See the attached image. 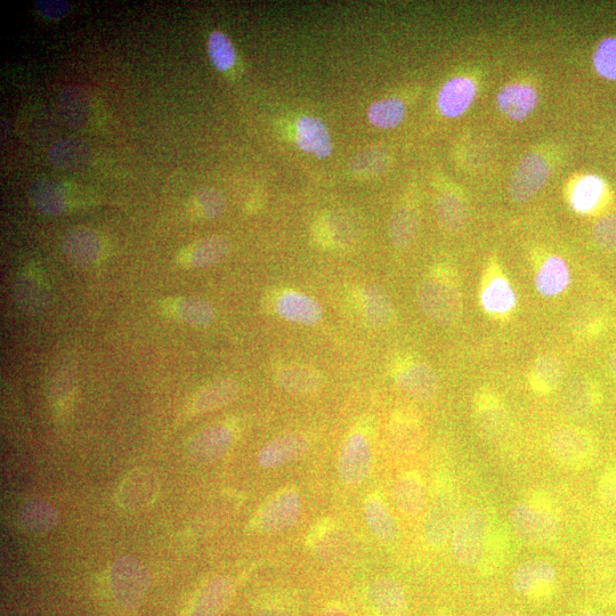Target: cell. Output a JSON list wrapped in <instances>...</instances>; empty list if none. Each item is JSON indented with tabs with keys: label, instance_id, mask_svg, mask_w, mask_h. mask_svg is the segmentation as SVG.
I'll use <instances>...</instances> for the list:
<instances>
[{
	"label": "cell",
	"instance_id": "cell-1",
	"mask_svg": "<svg viewBox=\"0 0 616 616\" xmlns=\"http://www.w3.org/2000/svg\"><path fill=\"white\" fill-rule=\"evenodd\" d=\"M510 529L530 547H547L561 537L562 520L556 501L546 491L530 492L512 508Z\"/></svg>",
	"mask_w": 616,
	"mask_h": 616
},
{
	"label": "cell",
	"instance_id": "cell-2",
	"mask_svg": "<svg viewBox=\"0 0 616 616\" xmlns=\"http://www.w3.org/2000/svg\"><path fill=\"white\" fill-rule=\"evenodd\" d=\"M459 516V494L449 472L437 475L424 521V539L428 547L442 549L451 538Z\"/></svg>",
	"mask_w": 616,
	"mask_h": 616
},
{
	"label": "cell",
	"instance_id": "cell-3",
	"mask_svg": "<svg viewBox=\"0 0 616 616\" xmlns=\"http://www.w3.org/2000/svg\"><path fill=\"white\" fill-rule=\"evenodd\" d=\"M492 510L469 506L458 516L451 533V550L458 564L466 567L480 565L491 528Z\"/></svg>",
	"mask_w": 616,
	"mask_h": 616
},
{
	"label": "cell",
	"instance_id": "cell-4",
	"mask_svg": "<svg viewBox=\"0 0 616 616\" xmlns=\"http://www.w3.org/2000/svg\"><path fill=\"white\" fill-rule=\"evenodd\" d=\"M582 577L597 601L616 605V540L598 538L591 543L583 555Z\"/></svg>",
	"mask_w": 616,
	"mask_h": 616
},
{
	"label": "cell",
	"instance_id": "cell-5",
	"mask_svg": "<svg viewBox=\"0 0 616 616\" xmlns=\"http://www.w3.org/2000/svg\"><path fill=\"white\" fill-rule=\"evenodd\" d=\"M420 310L441 326L456 322L462 311V296L456 279L447 273L431 275L418 288Z\"/></svg>",
	"mask_w": 616,
	"mask_h": 616
},
{
	"label": "cell",
	"instance_id": "cell-6",
	"mask_svg": "<svg viewBox=\"0 0 616 616\" xmlns=\"http://www.w3.org/2000/svg\"><path fill=\"white\" fill-rule=\"evenodd\" d=\"M548 450L558 465L572 470H581L594 461L597 445L593 434L587 429L566 425L551 433Z\"/></svg>",
	"mask_w": 616,
	"mask_h": 616
},
{
	"label": "cell",
	"instance_id": "cell-7",
	"mask_svg": "<svg viewBox=\"0 0 616 616\" xmlns=\"http://www.w3.org/2000/svg\"><path fill=\"white\" fill-rule=\"evenodd\" d=\"M473 416L478 432L490 442H504L513 432L512 413L493 388L482 387L475 393Z\"/></svg>",
	"mask_w": 616,
	"mask_h": 616
},
{
	"label": "cell",
	"instance_id": "cell-8",
	"mask_svg": "<svg viewBox=\"0 0 616 616\" xmlns=\"http://www.w3.org/2000/svg\"><path fill=\"white\" fill-rule=\"evenodd\" d=\"M515 593L533 604H545L557 593L558 572L546 559H530L518 565L512 574Z\"/></svg>",
	"mask_w": 616,
	"mask_h": 616
},
{
	"label": "cell",
	"instance_id": "cell-9",
	"mask_svg": "<svg viewBox=\"0 0 616 616\" xmlns=\"http://www.w3.org/2000/svg\"><path fill=\"white\" fill-rule=\"evenodd\" d=\"M150 585V574L137 559L124 556L112 564L110 570L112 594L126 609H135L139 606L147 595Z\"/></svg>",
	"mask_w": 616,
	"mask_h": 616
},
{
	"label": "cell",
	"instance_id": "cell-10",
	"mask_svg": "<svg viewBox=\"0 0 616 616\" xmlns=\"http://www.w3.org/2000/svg\"><path fill=\"white\" fill-rule=\"evenodd\" d=\"M550 165L540 153L531 152L518 161L509 181V197L516 204L532 200L546 185Z\"/></svg>",
	"mask_w": 616,
	"mask_h": 616
},
{
	"label": "cell",
	"instance_id": "cell-11",
	"mask_svg": "<svg viewBox=\"0 0 616 616\" xmlns=\"http://www.w3.org/2000/svg\"><path fill=\"white\" fill-rule=\"evenodd\" d=\"M480 301L483 311L493 319L505 320L517 307L515 289L499 267L491 266L482 281Z\"/></svg>",
	"mask_w": 616,
	"mask_h": 616
},
{
	"label": "cell",
	"instance_id": "cell-12",
	"mask_svg": "<svg viewBox=\"0 0 616 616\" xmlns=\"http://www.w3.org/2000/svg\"><path fill=\"white\" fill-rule=\"evenodd\" d=\"M302 514V500L295 491L277 494L262 508L256 528L265 534L285 532L295 526Z\"/></svg>",
	"mask_w": 616,
	"mask_h": 616
},
{
	"label": "cell",
	"instance_id": "cell-13",
	"mask_svg": "<svg viewBox=\"0 0 616 616\" xmlns=\"http://www.w3.org/2000/svg\"><path fill=\"white\" fill-rule=\"evenodd\" d=\"M514 533L510 526L493 515L484 555L477 570L484 577L496 575L512 561L515 555Z\"/></svg>",
	"mask_w": 616,
	"mask_h": 616
},
{
	"label": "cell",
	"instance_id": "cell-14",
	"mask_svg": "<svg viewBox=\"0 0 616 616\" xmlns=\"http://www.w3.org/2000/svg\"><path fill=\"white\" fill-rule=\"evenodd\" d=\"M372 451L370 443L362 433L347 437L339 458V475L348 485H359L366 481L371 469Z\"/></svg>",
	"mask_w": 616,
	"mask_h": 616
},
{
	"label": "cell",
	"instance_id": "cell-15",
	"mask_svg": "<svg viewBox=\"0 0 616 616\" xmlns=\"http://www.w3.org/2000/svg\"><path fill=\"white\" fill-rule=\"evenodd\" d=\"M601 401L598 388L590 379L573 377L563 388L559 397V408L563 415L572 419L587 417Z\"/></svg>",
	"mask_w": 616,
	"mask_h": 616
},
{
	"label": "cell",
	"instance_id": "cell-16",
	"mask_svg": "<svg viewBox=\"0 0 616 616\" xmlns=\"http://www.w3.org/2000/svg\"><path fill=\"white\" fill-rule=\"evenodd\" d=\"M234 440L232 429L217 425L194 435L188 444L189 458L200 465L212 464L229 451Z\"/></svg>",
	"mask_w": 616,
	"mask_h": 616
},
{
	"label": "cell",
	"instance_id": "cell-17",
	"mask_svg": "<svg viewBox=\"0 0 616 616\" xmlns=\"http://www.w3.org/2000/svg\"><path fill=\"white\" fill-rule=\"evenodd\" d=\"M396 383L405 394L418 401H429L439 392L440 378L423 362H410L396 372Z\"/></svg>",
	"mask_w": 616,
	"mask_h": 616
},
{
	"label": "cell",
	"instance_id": "cell-18",
	"mask_svg": "<svg viewBox=\"0 0 616 616\" xmlns=\"http://www.w3.org/2000/svg\"><path fill=\"white\" fill-rule=\"evenodd\" d=\"M159 491L157 477L148 470L139 469L125 477L118 491L121 507L131 512L148 508Z\"/></svg>",
	"mask_w": 616,
	"mask_h": 616
},
{
	"label": "cell",
	"instance_id": "cell-19",
	"mask_svg": "<svg viewBox=\"0 0 616 616\" xmlns=\"http://www.w3.org/2000/svg\"><path fill=\"white\" fill-rule=\"evenodd\" d=\"M368 597L376 616H408L407 596L401 583L393 578L372 582Z\"/></svg>",
	"mask_w": 616,
	"mask_h": 616
},
{
	"label": "cell",
	"instance_id": "cell-20",
	"mask_svg": "<svg viewBox=\"0 0 616 616\" xmlns=\"http://www.w3.org/2000/svg\"><path fill=\"white\" fill-rule=\"evenodd\" d=\"M310 442L301 434H286L267 443L259 452V465L277 468L302 459L310 451Z\"/></svg>",
	"mask_w": 616,
	"mask_h": 616
},
{
	"label": "cell",
	"instance_id": "cell-21",
	"mask_svg": "<svg viewBox=\"0 0 616 616\" xmlns=\"http://www.w3.org/2000/svg\"><path fill=\"white\" fill-rule=\"evenodd\" d=\"M477 94L475 80L455 77L447 81L437 94V108L444 117L458 118L465 115Z\"/></svg>",
	"mask_w": 616,
	"mask_h": 616
},
{
	"label": "cell",
	"instance_id": "cell-22",
	"mask_svg": "<svg viewBox=\"0 0 616 616\" xmlns=\"http://www.w3.org/2000/svg\"><path fill=\"white\" fill-rule=\"evenodd\" d=\"M62 250L68 262L86 269L101 256L102 243L99 235L91 229L78 228L69 232L62 242Z\"/></svg>",
	"mask_w": 616,
	"mask_h": 616
},
{
	"label": "cell",
	"instance_id": "cell-23",
	"mask_svg": "<svg viewBox=\"0 0 616 616\" xmlns=\"http://www.w3.org/2000/svg\"><path fill=\"white\" fill-rule=\"evenodd\" d=\"M395 505L408 517H418L427 506V490L418 472H407L397 478L393 488Z\"/></svg>",
	"mask_w": 616,
	"mask_h": 616
},
{
	"label": "cell",
	"instance_id": "cell-24",
	"mask_svg": "<svg viewBox=\"0 0 616 616\" xmlns=\"http://www.w3.org/2000/svg\"><path fill=\"white\" fill-rule=\"evenodd\" d=\"M539 95L536 88L524 83L502 87L497 95L499 110L510 120L523 121L537 108Z\"/></svg>",
	"mask_w": 616,
	"mask_h": 616
},
{
	"label": "cell",
	"instance_id": "cell-25",
	"mask_svg": "<svg viewBox=\"0 0 616 616\" xmlns=\"http://www.w3.org/2000/svg\"><path fill=\"white\" fill-rule=\"evenodd\" d=\"M235 583L230 577H217L202 588L191 609V616H220L232 602Z\"/></svg>",
	"mask_w": 616,
	"mask_h": 616
},
{
	"label": "cell",
	"instance_id": "cell-26",
	"mask_svg": "<svg viewBox=\"0 0 616 616\" xmlns=\"http://www.w3.org/2000/svg\"><path fill=\"white\" fill-rule=\"evenodd\" d=\"M275 310L282 319L303 326H315L323 318V308L315 299L295 291L280 296Z\"/></svg>",
	"mask_w": 616,
	"mask_h": 616
},
{
	"label": "cell",
	"instance_id": "cell-27",
	"mask_svg": "<svg viewBox=\"0 0 616 616\" xmlns=\"http://www.w3.org/2000/svg\"><path fill=\"white\" fill-rule=\"evenodd\" d=\"M296 143L305 153L326 159L332 152V141L326 124L319 118L303 116L296 123Z\"/></svg>",
	"mask_w": 616,
	"mask_h": 616
},
{
	"label": "cell",
	"instance_id": "cell-28",
	"mask_svg": "<svg viewBox=\"0 0 616 616\" xmlns=\"http://www.w3.org/2000/svg\"><path fill=\"white\" fill-rule=\"evenodd\" d=\"M565 366L555 355H541L529 372V386L538 396L553 394L564 382Z\"/></svg>",
	"mask_w": 616,
	"mask_h": 616
},
{
	"label": "cell",
	"instance_id": "cell-29",
	"mask_svg": "<svg viewBox=\"0 0 616 616\" xmlns=\"http://www.w3.org/2000/svg\"><path fill=\"white\" fill-rule=\"evenodd\" d=\"M58 109L64 124L81 129L87 126L91 118V99L84 88L70 86L60 93Z\"/></svg>",
	"mask_w": 616,
	"mask_h": 616
},
{
	"label": "cell",
	"instance_id": "cell-30",
	"mask_svg": "<svg viewBox=\"0 0 616 616\" xmlns=\"http://www.w3.org/2000/svg\"><path fill=\"white\" fill-rule=\"evenodd\" d=\"M571 272L569 265L559 256H549L541 264L536 275V289L543 297H556L569 288Z\"/></svg>",
	"mask_w": 616,
	"mask_h": 616
},
{
	"label": "cell",
	"instance_id": "cell-31",
	"mask_svg": "<svg viewBox=\"0 0 616 616\" xmlns=\"http://www.w3.org/2000/svg\"><path fill=\"white\" fill-rule=\"evenodd\" d=\"M48 156L52 164L60 169L79 170L91 164L93 152L86 141L67 137L54 143Z\"/></svg>",
	"mask_w": 616,
	"mask_h": 616
},
{
	"label": "cell",
	"instance_id": "cell-32",
	"mask_svg": "<svg viewBox=\"0 0 616 616\" xmlns=\"http://www.w3.org/2000/svg\"><path fill=\"white\" fill-rule=\"evenodd\" d=\"M606 185L601 177L586 175L579 178L570 192V205L575 213L589 215L602 204Z\"/></svg>",
	"mask_w": 616,
	"mask_h": 616
},
{
	"label": "cell",
	"instance_id": "cell-33",
	"mask_svg": "<svg viewBox=\"0 0 616 616\" xmlns=\"http://www.w3.org/2000/svg\"><path fill=\"white\" fill-rule=\"evenodd\" d=\"M240 392L237 382L231 379L220 380L208 385L193 397L190 405L192 413H207L226 407L237 399Z\"/></svg>",
	"mask_w": 616,
	"mask_h": 616
},
{
	"label": "cell",
	"instance_id": "cell-34",
	"mask_svg": "<svg viewBox=\"0 0 616 616\" xmlns=\"http://www.w3.org/2000/svg\"><path fill=\"white\" fill-rule=\"evenodd\" d=\"M18 522L23 531L40 536L55 528L59 514L47 501L30 500L21 507Z\"/></svg>",
	"mask_w": 616,
	"mask_h": 616
},
{
	"label": "cell",
	"instance_id": "cell-35",
	"mask_svg": "<svg viewBox=\"0 0 616 616\" xmlns=\"http://www.w3.org/2000/svg\"><path fill=\"white\" fill-rule=\"evenodd\" d=\"M230 251V243L226 238L216 235L194 243L184 251L181 256V262L189 267H197L204 269L220 263L228 256Z\"/></svg>",
	"mask_w": 616,
	"mask_h": 616
},
{
	"label": "cell",
	"instance_id": "cell-36",
	"mask_svg": "<svg viewBox=\"0 0 616 616\" xmlns=\"http://www.w3.org/2000/svg\"><path fill=\"white\" fill-rule=\"evenodd\" d=\"M362 311L370 326L385 328L394 319L391 298L378 286L364 287L361 293Z\"/></svg>",
	"mask_w": 616,
	"mask_h": 616
},
{
	"label": "cell",
	"instance_id": "cell-37",
	"mask_svg": "<svg viewBox=\"0 0 616 616\" xmlns=\"http://www.w3.org/2000/svg\"><path fill=\"white\" fill-rule=\"evenodd\" d=\"M275 383L294 395H310L318 391L322 379L318 371L305 366H290L279 370Z\"/></svg>",
	"mask_w": 616,
	"mask_h": 616
},
{
	"label": "cell",
	"instance_id": "cell-38",
	"mask_svg": "<svg viewBox=\"0 0 616 616\" xmlns=\"http://www.w3.org/2000/svg\"><path fill=\"white\" fill-rule=\"evenodd\" d=\"M30 200L38 212L45 215H61L67 207L66 194L60 184L48 178L31 185Z\"/></svg>",
	"mask_w": 616,
	"mask_h": 616
},
{
	"label": "cell",
	"instance_id": "cell-39",
	"mask_svg": "<svg viewBox=\"0 0 616 616\" xmlns=\"http://www.w3.org/2000/svg\"><path fill=\"white\" fill-rule=\"evenodd\" d=\"M166 308L176 319L193 327H207L215 320L213 306L199 297L178 298Z\"/></svg>",
	"mask_w": 616,
	"mask_h": 616
},
{
	"label": "cell",
	"instance_id": "cell-40",
	"mask_svg": "<svg viewBox=\"0 0 616 616\" xmlns=\"http://www.w3.org/2000/svg\"><path fill=\"white\" fill-rule=\"evenodd\" d=\"M393 448L401 453H411L419 448L421 427L419 419L410 412H399L389 428Z\"/></svg>",
	"mask_w": 616,
	"mask_h": 616
},
{
	"label": "cell",
	"instance_id": "cell-41",
	"mask_svg": "<svg viewBox=\"0 0 616 616\" xmlns=\"http://www.w3.org/2000/svg\"><path fill=\"white\" fill-rule=\"evenodd\" d=\"M313 548L315 555L327 564L344 563L351 555L350 541L342 531L335 528H327L314 539Z\"/></svg>",
	"mask_w": 616,
	"mask_h": 616
},
{
	"label": "cell",
	"instance_id": "cell-42",
	"mask_svg": "<svg viewBox=\"0 0 616 616\" xmlns=\"http://www.w3.org/2000/svg\"><path fill=\"white\" fill-rule=\"evenodd\" d=\"M435 216L444 231L458 233L467 223V208L464 200L453 192L442 193L435 202Z\"/></svg>",
	"mask_w": 616,
	"mask_h": 616
},
{
	"label": "cell",
	"instance_id": "cell-43",
	"mask_svg": "<svg viewBox=\"0 0 616 616\" xmlns=\"http://www.w3.org/2000/svg\"><path fill=\"white\" fill-rule=\"evenodd\" d=\"M420 230V216L415 208L401 207L389 222V238L396 248L405 249L412 245Z\"/></svg>",
	"mask_w": 616,
	"mask_h": 616
},
{
	"label": "cell",
	"instance_id": "cell-44",
	"mask_svg": "<svg viewBox=\"0 0 616 616\" xmlns=\"http://www.w3.org/2000/svg\"><path fill=\"white\" fill-rule=\"evenodd\" d=\"M364 515L370 530L379 540L393 542L396 539V523L382 498L370 497L364 506Z\"/></svg>",
	"mask_w": 616,
	"mask_h": 616
},
{
	"label": "cell",
	"instance_id": "cell-45",
	"mask_svg": "<svg viewBox=\"0 0 616 616\" xmlns=\"http://www.w3.org/2000/svg\"><path fill=\"white\" fill-rule=\"evenodd\" d=\"M405 117V105L400 99L378 101L368 109L371 125L382 129H392L402 124Z\"/></svg>",
	"mask_w": 616,
	"mask_h": 616
},
{
	"label": "cell",
	"instance_id": "cell-46",
	"mask_svg": "<svg viewBox=\"0 0 616 616\" xmlns=\"http://www.w3.org/2000/svg\"><path fill=\"white\" fill-rule=\"evenodd\" d=\"M207 51L210 61L218 71L230 70L237 61V53H235L231 40L222 31H214L210 34Z\"/></svg>",
	"mask_w": 616,
	"mask_h": 616
},
{
	"label": "cell",
	"instance_id": "cell-47",
	"mask_svg": "<svg viewBox=\"0 0 616 616\" xmlns=\"http://www.w3.org/2000/svg\"><path fill=\"white\" fill-rule=\"evenodd\" d=\"M389 165L388 153L382 148H370L356 154L351 162V172L368 177L382 174Z\"/></svg>",
	"mask_w": 616,
	"mask_h": 616
},
{
	"label": "cell",
	"instance_id": "cell-48",
	"mask_svg": "<svg viewBox=\"0 0 616 616\" xmlns=\"http://www.w3.org/2000/svg\"><path fill=\"white\" fill-rule=\"evenodd\" d=\"M15 295L23 308L30 312L42 310L46 302V293L42 283L36 279L23 277L16 282Z\"/></svg>",
	"mask_w": 616,
	"mask_h": 616
},
{
	"label": "cell",
	"instance_id": "cell-49",
	"mask_svg": "<svg viewBox=\"0 0 616 616\" xmlns=\"http://www.w3.org/2000/svg\"><path fill=\"white\" fill-rule=\"evenodd\" d=\"M594 68L604 79L616 81V38L602 40L593 55Z\"/></svg>",
	"mask_w": 616,
	"mask_h": 616
},
{
	"label": "cell",
	"instance_id": "cell-50",
	"mask_svg": "<svg viewBox=\"0 0 616 616\" xmlns=\"http://www.w3.org/2000/svg\"><path fill=\"white\" fill-rule=\"evenodd\" d=\"M193 207L200 216L207 218V220H215V218L224 214L226 200L218 190L202 189L194 196Z\"/></svg>",
	"mask_w": 616,
	"mask_h": 616
},
{
	"label": "cell",
	"instance_id": "cell-51",
	"mask_svg": "<svg viewBox=\"0 0 616 616\" xmlns=\"http://www.w3.org/2000/svg\"><path fill=\"white\" fill-rule=\"evenodd\" d=\"M597 494L603 506L616 513V465H609L599 477Z\"/></svg>",
	"mask_w": 616,
	"mask_h": 616
},
{
	"label": "cell",
	"instance_id": "cell-52",
	"mask_svg": "<svg viewBox=\"0 0 616 616\" xmlns=\"http://www.w3.org/2000/svg\"><path fill=\"white\" fill-rule=\"evenodd\" d=\"M596 245L606 250H616V214L599 220L593 229Z\"/></svg>",
	"mask_w": 616,
	"mask_h": 616
},
{
	"label": "cell",
	"instance_id": "cell-53",
	"mask_svg": "<svg viewBox=\"0 0 616 616\" xmlns=\"http://www.w3.org/2000/svg\"><path fill=\"white\" fill-rule=\"evenodd\" d=\"M37 11L43 18L58 21L64 18L70 11V5L64 0H38Z\"/></svg>",
	"mask_w": 616,
	"mask_h": 616
},
{
	"label": "cell",
	"instance_id": "cell-54",
	"mask_svg": "<svg viewBox=\"0 0 616 616\" xmlns=\"http://www.w3.org/2000/svg\"><path fill=\"white\" fill-rule=\"evenodd\" d=\"M320 616H350L344 609V607L338 604H332L326 607L320 614Z\"/></svg>",
	"mask_w": 616,
	"mask_h": 616
},
{
	"label": "cell",
	"instance_id": "cell-55",
	"mask_svg": "<svg viewBox=\"0 0 616 616\" xmlns=\"http://www.w3.org/2000/svg\"><path fill=\"white\" fill-rule=\"evenodd\" d=\"M607 367H609L610 374L616 379V352L611 356Z\"/></svg>",
	"mask_w": 616,
	"mask_h": 616
},
{
	"label": "cell",
	"instance_id": "cell-56",
	"mask_svg": "<svg viewBox=\"0 0 616 616\" xmlns=\"http://www.w3.org/2000/svg\"><path fill=\"white\" fill-rule=\"evenodd\" d=\"M497 616H528L520 611H516V610H502L500 611Z\"/></svg>",
	"mask_w": 616,
	"mask_h": 616
},
{
	"label": "cell",
	"instance_id": "cell-57",
	"mask_svg": "<svg viewBox=\"0 0 616 616\" xmlns=\"http://www.w3.org/2000/svg\"><path fill=\"white\" fill-rule=\"evenodd\" d=\"M579 616H607V615L601 611L587 610V611H583Z\"/></svg>",
	"mask_w": 616,
	"mask_h": 616
},
{
	"label": "cell",
	"instance_id": "cell-58",
	"mask_svg": "<svg viewBox=\"0 0 616 616\" xmlns=\"http://www.w3.org/2000/svg\"><path fill=\"white\" fill-rule=\"evenodd\" d=\"M264 616H293L287 611L279 610V611H271Z\"/></svg>",
	"mask_w": 616,
	"mask_h": 616
},
{
	"label": "cell",
	"instance_id": "cell-59",
	"mask_svg": "<svg viewBox=\"0 0 616 616\" xmlns=\"http://www.w3.org/2000/svg\"><path fill=\"white\" fill-rule=\"evenodd\" d=\"M440 616H453V615H452V614H449V613H445V614H442V615H440Z\"/></svg>",
	"mask_w": 616,
	"mask_h": 616
}]
</instances>
